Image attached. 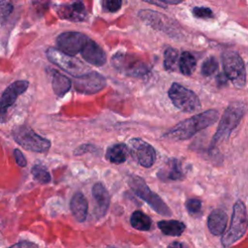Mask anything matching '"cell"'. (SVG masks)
<instances>
[{
  "mask_svg": "<svg viewBox=\"0 0 248 248\" xmlns=\"http://www.w3.org/2000/svg\"><path fill=\"white\" fill-rule=\"evenodd\" d=\"M224 74L227 78L237 88L246 84V69L243 59L238 52L227 50L222 54Z\"/></svg>",
  "mask_w": 248,
  "mask_h": 248,
  "instance_id": "obj_6",
  "label": "cell"
},
{
  "mask_svg": "<svg viewBox=\"0 0 248 248\" xmlns=\"http://www.w3.org/2000/svg\"><path fill=\"white\" fill-rule=\"evenodd\" d=\"M246 112V105L241 101L231 103L225 109L223 116L219 122L216 133L212 137L210 147L214 148L217 144L227 140L232 132L239 124L240 120Z\"/></svg>",
  "mask_w": 248,
  "mask_h": 248,
  "instance_id": "obj_2",
  "label": "cell"
},
{
  "mask_svg": "<svg viewBox=\"0 0 248 248\" xmlns=\"http://www.w3.org/2000/svg\"><path fill=\"white\" fill-rule=\"evenodd\" d=\"M161 2L163 3H166V4H171V5H176V4H179L181 2H183L184 0H160Z\"/></svg>",
  "mask_w": 248,
  "mask_h": 248,
  "instance_id": "obj_36",
  "label": "cell"
},
{
  "mask_svg": "<svg viewBox=\"0 0 248 248\" xmlns=\"http://www.w3.org/2000/svg\"><path fill=\"white\" fill-rule=\"evenodd\" d=\"M129 151L134 159L142 167L150 168L156 160L154 147L140 138H133L129 140Z\"/></svg>",
  "mask_w": 248,
  "mask_h": 248,
  "instance_id": "obj_11",
  "label": "cell"
},
{
  "mask_svg": "<svg viewBox=\"0 0 248 248\" xmlns=\"http://www.w3.org/2000/svg\"><path fill=\"white\" fill-rule=\"evenodd\" d=\"M13 135L16 141L27 150L45 153L50 147V141L47 139L39 136L27 126L17 127Z\"/></svg>",
  "mask_w": 248,
  "mask_h": 248,
  "instance_id": "obj_8",
  "label": "cell"
},
{
  "mask_svg": "<svg viewBox=\"0 0 248 248\" xmlns=\"http://www.w3.org/2000/svg\"><path fill=\"white\" fill-rule=\"evenodd\" d=\"M28 84L27 80H17L10 84L3 92L0 98V122L6 121L9 108L12 107L16 98L28 88Z\"/></svg>",
  "mask_w": 248,
  "mask_h": 248,
  "instance_id": "obj_13",
  "label": "cell"
},
{
  "mask_svg": "<svg viewBox=\"0 0 248 248\" xmlns=\"http://www.w3.org/2000/svg\"><path fill=\"white\" fill-rule=\"evenodd\" d=\"M185 207L191 215H198L202 211V202L198 199H189L185 202Z\"/></svg>",
  "mask_w": 248,
  "mask_h": 248,
  "instance_id": "obj_28",
  "label": "cell"
},
{
  "mask_svg": "<svg viewBox=\"0 0 248 248\" xmlns=\"http://www.w3.org/2000/svg\"><path fill=\"white\" fill-rule=\"evenodd\" d=\"M82 58L93 66H103L107 62V54L104 49L94 41L88 39L81 49Z\"/></svg>",
  "mask_w": 248,
  "mask_h": 248,
  "instance_id": "obj_15",
  "label": "cell"
},
{
  "mask_svg": "<svg viewBox=\"0 0 248 248\" xmlns=\"http://www.w3.org/2000/svg\"><path fill=\"white\" fill-rule=\"evenodd\" d=\"M97 150H98V148L95 145L90 144V143H84V144H81L78 147H77L76 150L74 151V154L76 156H79V155H83L88 152L93 153V152H96Z\"/></svg>",
  "mask_w": 248,
  "mask_h": 248,
  "instance_id": "obj_32",
  "label": "cell"
},
{
  "mask_svg": "<svg viewBox=\"0 0 248 248\" xmlns=\"http://www.w3.org/2000/svg\"><path fill=\"white\" fill-rule=\"evenodd\" d=\"M178 66V51L168 47L164 53V67L167 71H174Z\"/></svg>",
  "mask_w": 248,
  "mask_h": 248,
  "instance_id": "obj_25",
  "label": "cell"
},
{
  "mask_svg": "<svg viewBox=\"0 0 248 248\" xmlns=\"http://www.w3.org/2000/svg\"><path fill=\"white\" fill-rule=\"evenodd\" d=\"M157 225L164 234L170 236H179L186 229L184 223L178 220H161Z\"/></svg>",
  "mask_w": 248,
  "mask_h": 248,
  "instance_id": "obj_21",
  "label": "cell"
},
{
  "mask_svg": "<svg viewBox=\"0 0 248 248\" xmlns=\"http://www.w3.org/2000/svg\"><path fill=\"white\" fill-rule=\"evenodd\" d=\"M193 16L197 18H202V19H208L213 17L212 11L207 7H195L192 10Z\"/></svg>",
  "mask_w": 248,
  "mask_h": 248,
  "instance_id": "obj_29",
  "label": "cell"
},
{
  "mask_svg": "<svg viewBox=\"0 0 248 248\" xmlns=\"http://www.w3.org/2000/svg\"><path fill=\"white\" fill-rule=\"evenodd\" d=\"M247 229V211L242 201L235 202L232 209L231 224L222 236L221 242L224 247H229L242 238Z\"/></svg>",
  "mask_w": 248,
  "mask_h": 248,
  "instance_id": "obj_5",
  "label": "cell"
},
{
  "mask_svg": "<svg viewBox=\"0 0 248 248\" xmlns=\"http://www.w3.org/2000/svg\"><path fill=\"white\" fill-rule=\"evenodd\" d=\"M14 155H15V159L16 164L19 167H25L26 166V159L24 157V155L22 154V152L19 149H15L14 150Z\"/></svg>",
  "mask_w": 248,
  "mask_h": 248,
  "instance_id": "obj_33",
  "label": "cell"
},
{
  "mask_svg": "<svg viewBox=\"0 0 248 248\" xmlns=\"http://www.w3.org/2000/svg\"><path fill=\"white\" fill-rule=\"evenodd\" d=\"M129 153V147L126 144L115 143L107 149L106 159L112 164H121L128 159Z\"/></svg>",
  "mask_w": 248,
  "mask_h": 248,
  "instance_id": "obj_20",
  "label": "cell"
},
{
  "mask_svg": "<svg viewBox=\"0 0 248 248\" xmlns=\"http://www.w3.org/2000/svg\"><path fill=\"white\" fill-rule=\"evenodd\" d=\"M228 80H229V79L227 78V77L225 76L224 73H220V74H218V76L216 77V82H217V85H218L219 87H222V86L227 85Z\"/></svg>",
  "mask_w": 248,
  "mask_h": 248,
  "instance_id": "obj_35",
  "label": "cell"
},
{
  "mask_svg": "<svg viewBox=\"0 0 248 248\" xmlns=\"http://www.w3.org/2000/svg\"><path fill=\"white\" fill-rule=\"evenodd\" d=\"M219 117L216 109H208L202 113L187 118L166 132L162 138L168 140H185L198 132L213 125Z\"/></svg>",
  "mask_w": 248,
  "mask_h": 248,
  "instance_id": "obj_1",
  "label": "cell"
},
{
  "mask_svg": "<svg viewBox=\"0 0 248 248\" xmlns=\"http://www.w3.org/2000/svg\"><path fill=\"white\" fill-rule=\"evenodd\" d=\"M218 67H219V64L217 59L214 56H209L202 62L201 72L202 76L209 77L218 70Z\"/></svg>",
  "mask_w": 248,
  "mask_h": 248,
  "instance_id": "obj_27",
  "label": "cell"
},
{
  "mask_svg": "<svg viewBox=\"0 0 248 248\" xmlns=\"http://www.w3.org/2000/svg\"><path fill=\"white\" fill-rule=\"evenodd\" d=\"M106 85V78L95 71L83 73L76 77L74 80L75 89L81 94H95L103 90Z\"/></svg>",
  "mask_w": 248,
  "mask_h": 248,
  "instance_id": "obj_10",
  "label": "cell"
},
{
  "mask_svg": "<svg viewBox=\"0 0 248 248\" xmlns=\"http://www.w3.org/2000/svg\"><path fill=\"white\" fill-rule=\"evenodd\" d=\"M33 7L38 12H43L47 6V0H32Z\"/></svg>",
  "mask_w": 248,
  "mask_h": 248,
  "instance_id": "obj_34",
  "label": "cell"
},
{
  "mask_svg": "<svg viewBox=\"0 0 248 248\" xmlns=\"http://www.w3.org/2000/svg\"><path fill=\"white\" fill-rule=\"evenodd\" d=\"M227 222V213L221 209H214L208 215L207 227L213 235H221L226 230Z\"/></svg>",
  "mask_w": 248,
  "mask_h": 248,
  "instance_id": "obj_18",
  "label": "cell"
},
{
  "mask_svg": "<svg viewBox=\"0 0 248 248\" xmlns=\"http://www.w3.org/2000/svg\"><path fill=\"white\" fill-rule=\"evenodd\" d=\"M46 57L50 62H52L53 64L61 68L63 71L74 77H78L85 73L86 67L79 60H78L72 55L62 52L57 48H47Z\"/></svg>",
  "mask_w": 248,
  "mask_h": 248,
  "instance_id": "obj_9",
  "label": "cell"
},
{
  "mask_svg": "<svg viewBox=\"0 0 248 248\" xmlns=\"http://www.w3.org/2000/svg\"><path fill=\"white\" fill-rule=\"evenodd\" d=\"M168 94L173 106L184 112H194L201 108L202 105L198 95L180 83L173 82Z\"/></svg>",
  "mask_w": 248,
  "mask_h": 248,
  "instance_id": "obj_7",
  "label": "cell"
},
{
  "mask_svg": "<svg viewBox=\"0 0 248 248\" xmlns=\"http://www.w3.org/2000/svg\"><path fill=\"white\" fill-rule=\"evenodd\" d=\"M157 176L162 181L182 179L184 177V172L182 170L181 162L176 158H169L166 162V165L158 170Z\"/></svg>",
  "mask_w": 248,
  "mask_h": 248,
  "instance_id": "obj_16",
  "label": "cell"
},
{
  "mask_svg": "<svg viewBox=\"0 0 248 248\" xmlns=\"http://www.w3.org/2000/svg\"><path fill=\"white\" fill-rule=\"evenodd\" d=\"M89 38L80 32L68 31L61 33L57 39L56 44L58 49L69 55H76L81 51Z\"/></svg>",
  "mask_w": 248,
  "mask_h": 248,
  "instance_id": "obj_12",
  "label": "cell"
},
{
  "mask_svg": "<svg viewBox=\"0 0 248 248\" xmlns=\"http://www.w3.org/2000/svg\"><path fill=\"white\" fill-rule=\"evenodd\" d=\"M70 209L75 219L82 223L85 221L88 212V202L81 192H77L71 199Z\"/></svg>",
  "mask_w": 248,
  "mask_h": 248,
  "instance_id": "obj_19",
  "label": "cell"
},
{
  "mask_svg": "<svg viewBox=\"0 0 248 248\" xmlns=\"http://www.w3.org/2000/svg\"><path fill=\"white\" fill-rule=\"evenodd\" d=\"M14 246H36L34 243H31V242H26V241H24V242H20V243H17V244H15Z\"/></svg>",
  "mask_w": 248,
  "mask_h": 248,
  "instance_id": "obj_37",
  "label": "cell"
},
{
  "mask_svg": "<svg viewBox=\"0 0 248 248\" xmlns=\"http://www.w3.org/2000/svg\"><path fill=\"white\" fill-rule=\"evenodd\" d=\"M185 245L183 243H180V242H172L169 245V247H184Z\"/></svg>",
  "mask_w": 248,
  "mask_h": 248,
  "instance_id": "obj_38",
  "label": "cell"
},
{
  "mask_svg": "<svg viewBox=\"0 0 248 248\" xmlns=\"http://www.w3.org/2000/svg\"><path fill=\"white\" fill-rule=\"evenodd\" d=\"M92 197L97 204V213L99 217L106 215L109 207V195L103 183L98 182L92 187Z\"/></svg>",
  "mask_w": 248,
  "mask_h": 248,
  "instance_id": "obj_17",
  "label": "cell"
},
{
  "mask_svg": "<svg viewBox=\"0 0 248 248\" xmlns=\"http://www.w3.org/2000/svg\"><path fill=\"white\" fill-rule=\"evenodd\" d=\"M71 79L59 72H54L52 76V89L58 97L64 96L71 88Z\"/></svg>",
  "mask_w": 248,
  "mask_h": 248,
  "instance_id": "obj_23",
  "label": "cell"
},
{
  "mask_svg": "<svg viewBox=\"0 0 248 248\" xmlns=\"http://www.w3.org/2000/svg\"><path fill=\"white\" fill-rule=\"evenodd\" d=\"M103 5L107 11L115 13L121 8L122 0H103Z\"/></svg>",
  "mask_w": 248,
  "mask_h": 248,
  "instance_id": "obj_31",
  "label": "cell"
},
{
  "mask_svg": "<svg viewBox=\"0 0 248 248\" xmlns=\"http://www.w3.org/2000/svg\"><path fill=\"white\" fill-rule=\"evenodd\" d=\"M197 61L195 56L189 51H183L178 57L179 71L184 76H191L195 71Z\"/></svg>",
  "mask_w": 248,
  "mask_h": 248,
  "instance_id": "obj_24",
  "label": "cell"
},
{
  "mask_svg": "<svg viewBox=\"0 0 248 248\" xmlns=\"http://www.w3.org/2000/svg\"><path fill=\"white\" fill-rule=\"evenodd\" d=\"M115 71L131 78H141L150 72V66L138 55L128 52H116L111 57Z\"/></svg>",
  "mask_w": 248,
  "mask_h": 248,
  "instance_id": "obj_4",
  "label": "cell"
},
{
  "mask_svg": "<svg viewBox=\"0 0 248 248\" xmlns=\"http://www.w3.org/2000/svg\"><path fill=\"white\" fill-rule=\"evenodd\" d=\"M130 223L134 229L142 232H147L152 227V220L150 217L140 210H135L131 214Z\"/></svg>",
  "mask_w": 248,
  "mask_h": 248,
  "instance_id": "obj_22",
  "label": "cell"
},
{
  "mask_svg": "<svg viewBox=\"0 0 248 248\" xmlns=\"http://www.w3.org/2000/svg\"><path fill=\"white\" fill-rule=\"evenodd\" d=\"M13 12V4L10 0H0V19H6Z\"/></svg>",
  "mask_w": 248,
  "mask_h": 248,
  "instance_id": "obj_30",
  "label": "cell"
},
{
  "mask_svg": "<svg viewBox=\"0 0 248 248\" xmlns=\"http://www.w3.org/2000/svg\"><path fill=\"white\" fill-rule=\"evenodd\" d=\"M128 184L131 188V190L142 201H144L154 211H156L158 214L170 217L171 216V211L170 207L166 204V202L161 199V197L151 191V189L148 187L144 179L139 175L132 174L129 176Z\"/></svg>",
  "mask_w": 248,
  "mask_h": 248,
  "instance_id": "obj_3",
  "label": "cell"
},
{
  "mask_svg": "<svg viewBox=\"0 0 248 248\" xmlns=\"http://www.w3.org/2000/svg\"><path fill=\"white\" fill-rule=\"evenodd\" d=\"M59 17L70 21H82L87 16V12L82 0H73L70 3L62 4L56 9Z\"/></svg>",
  "mask_w": 248,
  "mask_h": 248,
  "instance_id": "obj_14",
  "label": "cell"
},
{
  "mask_svg": "<svg viewBox=\"0 0 248 248\" xmlns=\"http://www.w3.org/2000/svg\"><path fill=\"white\" fill-rule=\"evenodd\" d=\"M31 172H32V175L34 176V178L42 184L49 183L51 180L50 173L48 172L46 168L41 164H37V165L33 166Z\"/></svg>",
  "mask_w": 248,
  "mask_h": 248,
  "instance_id": "obj_26",
  "label": "cell"
}]
</instances>
